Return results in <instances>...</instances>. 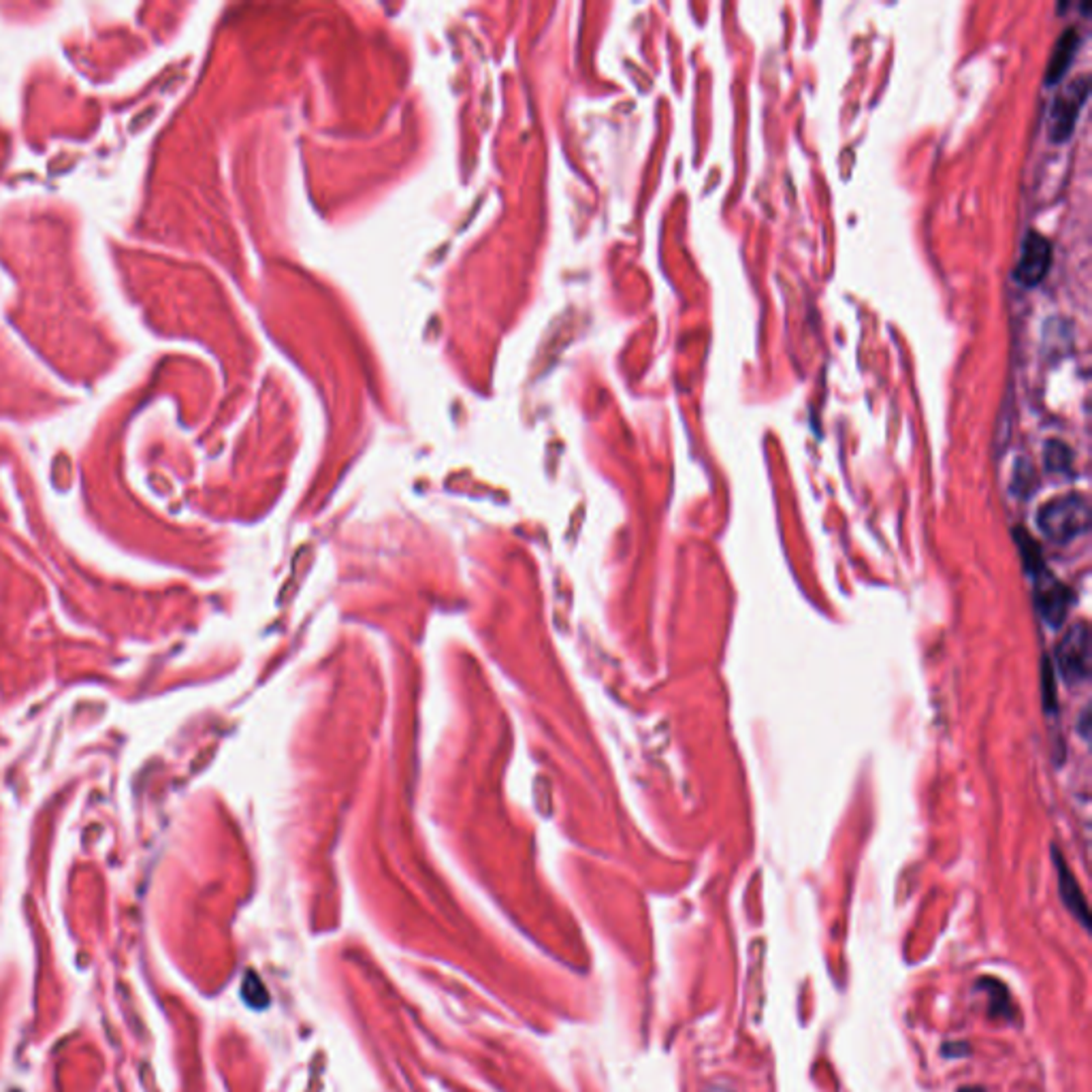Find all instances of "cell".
<instances>
[{
    "label": "cell",
    "mask_w": 1092,
    "mask_h": 1092,
    "mask_svg": "<svg viewBox=\"0 0 1092 1092\" xmlns=\"http://www.w3.org/2000/svg\"><path fill=\"white\" fill-rule=\"evenodd\" d=\"M1037 525L1049 543L1067 545L1090 528V508L1086 497L1069 493L1049 500L1037 513Z\"/></svg>",
    "instance_id": "obj_1"
},
{
    "label": "cell",
    "mask_w": 1092,
    "mask_h": 1092,
    "mask_svg": "<svg viewBox=\"0 0 1092 1092\" xmlns=\"http://www.w3.org/2000/svg\"><path fill=\"white\" fill-rule=\"evenodd\" d=\"M1056 670L1069 685L1082 683L1090 674V630L1080 621L1056 645Z\"/></svg>",
    "instance_id": "obj_2"
},
{
    "label": "cell",
    "mask_w": 1092,
    "mask_h": 1092,
    "mask_svg": "<svg viewBox=\"0 0 1092 1092\" xmlns=\"http://www.w3.org/2000/svg\"><path fill=\"white\" fill-rule=\"evenodd\" d=\"M1088 94H1090V86L1086 75H1082L1080 79L1073 81L1071 86L1058 92L1052 105V112H1049V140L1056 144L1069 142V137L1073 135V129L1077 124V118H1080L1082 109L1086 105Z\"/></svg>",
    "instance_id": "obj_3"
},
{
    "label": "cell",
    "mask_w": 1092,
    "mask_h": 1092,
    "mask_svg": "<svg viewBox=\"0 0 1092 1092\" xmlns=\"http://www.w3.org/2000/svg\"><path fill=\"white\" fill-rule=\"evenodd\" d=\"M1049 265H1052V244L1042 233L1029 231L1022 240V254L1014 269L1016 280L1022 286L1033 288L1045 278Z\"/></svg>",
    "instance_id": "obj_4"
},
{
    "label": "cell",
    "mask_w": 1092,
    "mask_h": 1092,
    "mask_svg": "<svg viewBox=\"0 0 1092 1092\" xmlns=\"http://www.w3.org/2000/svg\"><path fill=\"white\" fill-rule=\"evenodd\" d=\"M1035 580H1037V589H1035L1037 611H1040L1042 619L1049 628H1058L1069 613V606L1073 600L1071 591L1052 574H1047V570H1043L1040 576H1035Z\"/></svg>",
    "instance_id": "obj_5"
},
{
    "label": "cell",
    "mask_w": 1092,
    "mask_h": 1092,
    "mask_svg": "<svg viewBox=\"0 0 1092 1092\" xmlns=\"http://www.w3.org/2000/svg\"><path fill=\"white\" fill-rule=\"evenodd\" d=\"M1052 858H1054V866H1056L1058 892H1060L1062 903L1075 916V920H1080V924L1088 931L1090 929V914H1088V905H1086V898H1084L1080 883H1077V879L1073 877L1067 862H1064L1062 853L1056 847L1052 849Z\"/></svg>",
    "instance_id": "obj_6"
},
{
    "label": "cell",
    "mask_w": 1092,
    "mask_h": 1092,
    "mask_svg": "<svg viewBox=\"0 0 1092 1092\" xmlns=\"http://www.w3.org/2000/svg\"><path fill=\"white\" fill-rule=\"evenodd\" d=\"M1077 48H1080V33H1077V29H1073V26H1069V29L1064 31L1056 41L1052 56L1047 60V71H1045L1047 86L1058 84V81L1064 77V73L1069 71V66L1077 53Z\"/></svg>",
    "instance_id": "obj_7"
},
{
    "label": "cell",
    "mask_w": 1092,
    "mask_h": 1092,
    "mask_svg": "<svg viewBox=\"0 0 1092 1092\" xmlns=\"http://www.w3.org/2000/svg\"><path fill=\"white\" fill-rule=\"evenodd\" d=\"M1016 543L1020 546V552H1022V561H1025V568L1029 574L1033 576H1040L1045 568H1043V557L1040 552V546L1035 545L1033 538L1027 534V532H1016Z\"/></svg>",
    "instance_id": "obj_8"
},
{
    "label": "cell",
    "mask_w": 1092,
    "mask_h": 1092,
    "mask_svg": "<svg viewBox=\"0 0 1092 1092\" xmlns=\"http://www.w3.org/2000/svg\"><path fill=\"white\" fill-rule=\"evenodd\" d=\"M981 984L988 986V997L990 999V1007H992V1016H1003V1018H1012V1001H1009V992L1007 988L1001 984V981L997 979H984Z\"/></svg>",
    "instance_id": "obj_9"
},
{
    "label": "cell",
    "mask_w": 1092,
    "mask_h": 1092,
    "mask_svg": "<svg viewBox=\"0 0 1092 1092\" xmlns=\"http://www.w3.org/2000/svg\"><path fill=\"white\" fill-rule=\"evenodd\" d=\"M1071 459H1073L1071 448L1064 445V442L1049 440L1045 445V465L1047 469H1052V472H1064V469H1069Z\"/></svg>",
    "instance_id": "obj_10"
},
{
    "label": "cell",
    "mask_w": 1092,
    "mask_h": 1092,
    "mask_svg": "<svg viewBox=\"0 0 1092 1092\" xmlns=\"http://www.w3.org/2000/svg\"><path fill=\"white\" fill-rule=\"evenodd\" d=\"M1042 685H1043V707L1047 713H1054L1056 711V676H1054V670H1052V661L1045 659L1043 661V674H1042Z\"/></svg>",
    "instance_id": "obj_11"
}]
</instances>
